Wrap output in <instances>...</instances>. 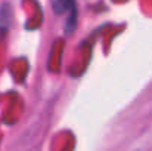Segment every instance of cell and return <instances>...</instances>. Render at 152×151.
I'll return each mask as SVG.
<instances>
[{
	"label": "cell",
	"instance_id": "1",
	"mask_svg": "<svg viewBox=\"0 0 152 151\" xmlns=\"http://www.w3.org/2000/svg\"><path fill=\"white\" fill-rule=\"evenodd\" d=\"M52 1V7L56 13H65L69 9L74 7V0H50Z\"/></svg>",
	"mask_w": 152,
	"mask_h": 151
}]
</instances>
